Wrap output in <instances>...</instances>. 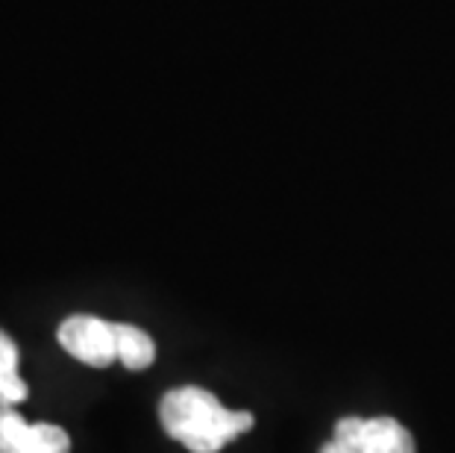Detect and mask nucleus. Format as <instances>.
<instances>
[{"label":"nucleus","instance_id":"1","mask_svg":"<svg viewBox=\"0 0 455 453\" xmlns=\"http://www.w3.org/2000/svg\"><path fill=\"white\" fill-rule=\"evenodd\" d=\"M162 430L191 453H218L253 430V412L227 409L200 385H180L159 403Z\"/></svg>","mask_w":455,"mask_h":453},{"label":"nucleus","instance_id":"2","mask_svg":"<svg viewBox=\"0 0 455 453\" xmlns=\"http://www.w3.org/2000/svg\"><path fill=\"white\" fill-rule=\"evenodd\" d=\"M321 453H418L414 436L396 418H341Z\"/></svg>","mask_w":455,"mask_h":453},{"label":"nucleus","instance_id":"3","mask_svg":"<svg viewBox=\"0 0 455 453\" xmlns=\"http://www.w3.org/2000/svg\"><path fill=\"white\" fill-rule=\"evenodd\" d=\"M60 344L92 368H109L118 362V324L103 321L98 315H71L56 330Z\"/></svg>","mask_w":455,"mask_h":453},{"label":"nucleus","instance_id":"4","mask_svg":"<svg viewBox=\"0 0 455 453\" xmlns=\"http://www.w3.org/2000/svg\"><path fill=\"white\" fill-rule=\"evenodd\" d=\"M0 453H71V436L60 424H30L12 407H0Z\"/></svg>","mask_w":455,"mask_h":453},{"label":"nucleus","instance_id":"5","mask_svg":"<svg viewBox=\"0 0 455 453\" xmlns=\"http://www.w3.org/2000/svg\"><path fill=\"white\" fill-rule=\"evenodd\" d=\"M156 360V344L141 327L118 324V362L127 371H144Z\"/></svg>","mask_w":455,"mask_h":453},{"label":"nucleus","instance_id":"6","mask_svg":"<svg viewBox=\"0 0 455 453\" xmlns=\"http://www.w3.org/2000/svg\"><path fill=\"white\" fill-rule=\"evenodd\" d=\"M27 398V383L18 371L0 374V407H15Z\"/></svg>","mask_w":455,"mask_h":453},{"label":"nucleus","instance_id":"7","mask_svg":"<svg viewBox=\"0 0 455 453\" xmlns=\"http://www.w3.org/2000/svg\"><path fill=\"white\" fill-rule=\"evenodd\" d=\"M18 371V344L0 330V374Z\"/></svg>","mask_w":455,"mask_h":453}]
</instances>
